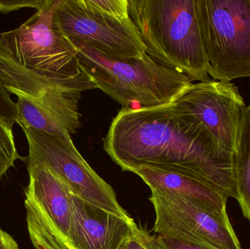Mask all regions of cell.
Returning a JSON list of instances; mask_svg holds the SVG:
<instances>
[{
	"mask_svg": "<svg viewBox=\"0 0 250 249\" xmlns=\"http://www.w3.org/2000/svg\"><path fill=\"white\" fill-rule=\"evenodd\" d=\"M104 148L123 171L149 167L189 174L238 200L235 153L222 149L202 124L173 101L120 110L104 137Z\"/></svg>",
	"mask_w": 250,
	"mask_h": 249,
	"instance_id": "obj_1",
	"label": "cell"
},
{
	"mask_svg": "<svg viewBox=\"0 0 250 249\" xmlns=\"http://www.w3.org/2000/svg\"><path fill=\"white\" fill-rule=\"evenodd\" d=\"M59 0L20 26L0 34V80L9 93L37 99L89 77L70 39L54 27Z\"/></svg>",
	"mask_w": 250,
	"mask_h": 249,
	"instance_id": "obj_2",
	"label": "cell"
},
{
	"mask_svg": "<svg viewBox=\"0 0 250 249\" xmlns=\"http://www.w3.org/2000/svg\"><path fill=\"white\" fill-rule=\"evenodd\" d=\"M128 10L146 51L157 64L192 82L209 79L195 0H128Z\"/></svg>",
	"mask_w": 250,
	"mask_h": 249,
	"instance_id": "obj_3",
	"label": "cell"
},
{
	"mask_svg": "<svg viewBox=\"0 0 250 249\" xmlns=\"http://www.w3.org/2000/svg\"><path fill=\"white\" fill-rule=\"evenodd\" d=\"M79 67L96 89L125 108H151L172 102L192 83L180 72L157 64L146 52L141 58H109L81 41L70 39Z\"/></svg>",
	"mask_w": 250,
	"mask_h": 249,
	"instance_id": "obj_4",
	"label": "cell"
},
{
	"mask_svg": "<svg viewBox=\"0 0 250 249\" xmlns=\"http://www.w3.org/2000/svg\"><path fill=\"white\" fill-rule=\"evenodd\" d=\"M208 76L250 77V0H195Z\"/></svg>",
	"mask_w": 250,
	"mask_h": 249,
	"instance_id": "obj_5",
	"label": "cell"
},
{
	"mask_svg": "<svg viewBox=\"0 0 250 249\" xmlns=\"http://www.w3.org/2000/svg\"><path fill=\"white\" fill-rule=\"evenodd\" d=\"M54 27L70 39L85 42L109 58H141L146 45L132 20L108 14L92 0H59Z\"/></svg>",
	"mask_w": 250,
	"mask_h": 249,
	"instance_id": "obj_6",
	"label": "cell"
},
{
	"mask_svg": "<svg viewBox=\"0 0 250 249\" xmlns=\"http://www.w3.org/2000/svg\"><path fill=\"white\" fill-rule=\"evenodd\" d=\"M28 145L26 159L46 167L74 195L123 219H129L112 187L91 168L79 153L73 140L31 128H22Z\"/></svg>",
	"mask_w": 250,
	"mask_h": 249,
	"instance_id": "obj_7",
	"label": "cell"
},
{
	"mask_svg": "<svg viewBox=\"0 0 250 249\" xmlns=\"http://www.w3.org/2000/svg\"><path fill=\"white\" fill-rule=\"evenodd\" d=\"M25 160L29 182L24 205L32 244L36 249H74L71 192L46 167Z\"/></svg>",
	"mask_w": 250,
	"mask_h": 249,
	"instance_id": "obj_8",
	"label": "cell"
},
{
	"mask_svg": "<svg viewBox=\"0 0 250 249\" xmlns=\"http://www.w3.org/2000/svg\"><path fill=\"white\" fill-rule=\"evenodd\" d=\"M150 201L160 236L211 249H242L229 217L189 197L151 191Z\"/></svg>",
	"mask_w": 250,
	"mask_h": 249,
	"instance_id": "obj_9",
	"label": "cell"
},
{
	"mask_svg": "<svg viewBox=\"0 0 250 249\" xmlns=\"http://www.w3.org/2000/svg\"><path fill=\"white\" fill-rule=\"evenodd\" d=\"M173 101L202 124L222 149L235 153L247 105L234 83L210 78L192 83Z\"/></svg>",
	"mask_w": 250,
	"mask_h": 249,
	"instance_id": "obj_10",
	"label": "cell"
},
{
	"mask_svg": "<svg viewBox=\"0 0 250 249\" xmlns=\"http://www.w3.org/2000/svg\"><path fill=\"white\" fill-rule=\"evenodd\" d=\"M74 249H119L138 228L132 218L123 219L70 194Z\"/></svg>",
	"mask_w": 250,
	"mask_h": 249,
	"instance_id": "obj_11",
	"label": "cell"
},
{
	"mask_svg": "<svg viewBox=\"0 0 250 249\" xmlns=\"http://www.w3.org/2000/svg\"><path fill=\"white\" fill-rule=\"evenodd\" d=\"M149 187L151 191L175 193L197 200L229 217V197L208 183L189 174L149 167H139L132 171Z\"/></svg>",
	"mask_w": 250,
	"mask_h": 249,
	"instance_id": "obj_12",
	"label": "cell"
},
{
	"mask_svg": "<svg viewBox=\"0 0 250 249\" xmlns=\"http://www.w3.org/2000/svg\"><path fill=\"white\" fill-rule=\"evenodd\" d=\"M235 177L237 202L244 216L250 222V104L244 111L241 120L235 152Z\"/></svg>",
	"mask_w": 250,
	"mask_h": 249,
	"instance_id": "obj_13",
	"label": "cell"
},
{
	"mask_svg": "<svg viewBox=\"0 0 250 249\" xmlns=\"http://www.w3.org/2000/svg\"><path fill=\"white\" fill-rule=\"evenodd\" d=\"M17 120L21 128H31L59 136L65 140H72L64 127L45 108L32 98L17 95Z\"/></svg>",
	"mask_w": 250,
	"mask_h": 249,
	"instance_id": "obj_14",
	"label": "cell"
},
{
	"mask_svg": "<svg viewBox=\"0 0 250 249\" xmlns=\"http://www.w3.org/2000/svg\"><path fill=\"white\" fill-rule=\"evenodd\" d=\"M19 158L13 131L0 121V178Z\"/></svg>",
	"mask_w": 250,
	"mask_h": 249,
	"instance_id": "obj_15",
	"label": "cell"
},
{
	"mask_svg": "<svg viewBox=\"0 0 250 249\" xmlns=\"http://www.w3.org/2000/svg\"><path fill=\"white\" fill-rule=\"evenodd\" d=\"M17 120V105L0 80V121L12 130Z\"/></svg>",
	"mask_w": 250,
	"mask_h": 249,
	"instance_id": "obj_16",
	"label": "cell"
},
{
	"mask_svg": "<svg viewBox=\"0 0 250 249\" xmlns=\"http://www.w3.org/2000/svg\"><path fill=\"white\" fill-rule=\"evenodd\" d=\"M54 0H0V13L7 14L23 8L43 10L52 4Z\"/></svg>",
	"mask_w": 250,
	"mask_h": 249,
	"instance_id": "obj_17",
	"label": "cell"
},
{
	"mask_svg": "<svg viewBox=\"0 0 250 249\" xmlns=\"http://www.w3.org/2000/svg\"><path fill=\"white\" fill-rule=\"evenodd\" d=\"M126 249H157L154 237L138 228L126 241Z\"/></svg>",
	"mask_w": 250,
	"mask_h": 249,
	"instance_id": "obj_18",
	"label": "cell"
},
{
	"mask_svg": "<svg viewBox=\"0 0 250 249\" xmlns=\"http://www.w3.org/2000/svg\"><path fill=\"white\" fill-rule=\"evenodd\" d=\"M154 244L157 249H211L196 244L182 242L166 237H154Z\"/></svg>",
	"mask_w": 250,
	"mask_h": 249,
	"instance_id": "obj_19",
	"label": "cell"
},
{
	"mask_svg": "<svg viewBox=\"0 0 250 249\" xmlns=\"http://www.w3.org/2000/svg\"><path fill=\"white\" fill-rule=\"evenodd\" d=\"M0 249H19L16 241L1 230H0Z\"/></svg>",
	"mask_w": 250,
	"mask_h": 249,
	"instance_id": "obj_20",
	"label": "cell"
},
{
	"mask_svg": "<svg viewBox=\"0 0 250 249\" xmlns=\"http://www.w3.org/2000/svg\"><path fill=\"white\" fill-rule=\"evenodd\" d=\"M126 241H127V239H126V241H125V242L123 243V244H122L121 246H120V248H119V249H126Z\"/></svg>",
	"mask_w": 250,
	"mask_h": 249,
	"instance_id": "obj_21",
	"label": "cell"
}]
</instances>
